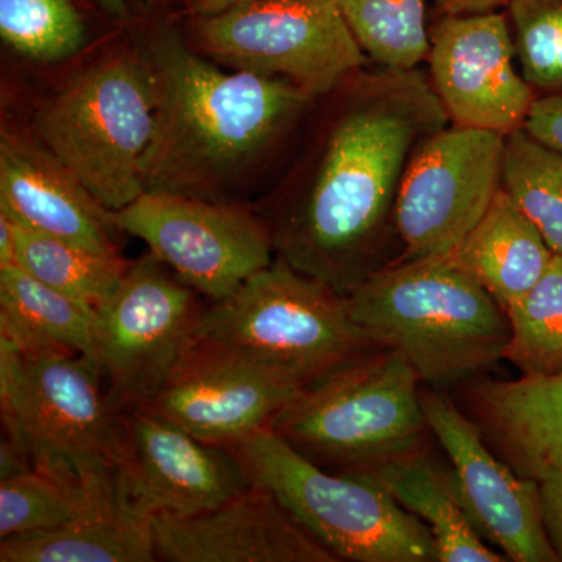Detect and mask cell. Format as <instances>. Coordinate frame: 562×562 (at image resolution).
Instances as JSON below:
<instances>
[{
  "label": "cell",
  "mask_w": 562,
  "mask_h": 562,
  "mask_svg": "<svg viewBox=\"0 0 562 562\" xmlns=\"http://www.w3.org/2000/svg\"><path fill=\"white\" fill-rule=\"evenodd\" d=\"M344 91L312 180L269 231L277 257L347 297L398 261L403 176L417 147L450 121L419 68L360 72Z\"/></svg>",
  "instance_id": "6da1fadb"
},
{
  "label": "cell",
  "mask_w": 562,
  "mask_h": 562,
  "mask_svg": "<svg viewBox=\"0 0 562 562\" xmlns=\"http://www.w3.org/2000/svg\"><path fill=\"white\" fill-rule=\"evenodd\" d=\"M146 57L155 91L146 191L222 202V188L314 99L290 81L225 72L169 31L150 41Z\"/></svg>",
  "instance_id": "7a4b0ae2"
},
{
  "label": "cell",
  "mask_w": 562,
  "mask_h": 562,
  "mask_svg": "<svg viewBox=\"0 0 562 562\" xmlns=\"http://www.w3.org/2000/svg\"><path fill=\"white\" fill-rule=\"evenodd\" d=\"M353 319L435 390L472 382L505 358L508 313L450 258L397 261L347 295Z\"/></svg>",
  "instance_id": "3957f363"
},
{
  "label": "cell",
  "mask_w": 562,
  "mask_h": 562,
  "mask_svg": "<svg viewBox=\"0 0 562 562\" xmlns=\"http://www.w3.org/2000/svg\"><path fill=\"white\" fill-rule=\"evenodd\" d=\"M420 380L409 362L379 349L299 391L269 428L331 472L430 449Z\"/></svg>",
  "instance_id": "277c9868"
},
{
  "label": "cell",
  "mask_w": 562,
  "mask_h": 562,
  "mask_svg": "<svg viewBox=\"0 0 562 562\" xmlns=\"http://www.w3.org/2000/svg\"><path fill=\"white\" fill-rule=\"evenodd\" d=\"M44 149L114 213L146 191L155 91L146 54L120 52L79 74L35 117Z\"/></svg>",
  "instance_id": "5b68a950"
},
{
  "label": "cell",
  "mask_w": 562,
  "mask_h": 562,
  "mask_svg": "<svg viewBox=\"0 0 562 562\" xmlns=\"http://www.w3.org/2000/svg\"><path fill=\"white\" fill-rule=\"evenodd\" d=\"M194 338L279 366L303 386L383 349L353 319L347 297L280 257L206 306Z\"/></svg>",
  "instance_id": "8992f818"
},
{
  "label": "cell",
  "mask_w": 562,
  "mask_h": 562,
  "mask_svg": "<svg viewBox=\"0 0 562 562\" xmlns=\"http://www.w3.org/2000/svg\"><path fill=\"white\" fill-rule=\"evenodd\" d=\"M339 561L438 562L427 525L375 484L321 468L271 428L225 447Z\"/></svg>",
  "instance_id": "52a82bcc"
},
{
  "label": "cell",
  "mask_w": 562,
  "mask_h": 562,
  "mask_svg": "<svg viewBox=\"0 0 562 562\" xmlns=\"http://www.w3.org/2000/svg\"><path fill=\"white\" fill-rule=\"evenodd\" d=\"M94 358L22 353L0 339L3 435L20 439L33 468L87 479L113 465L121 409Z\"/></svg>",
  "instance_id": "ba28073f"
},
{
  "label": "cell",
  "mask_w": 562,
  "mask_h": 562,
  "mask_svg": "<svg viewBox=\"0 0 562 562\" xmlns=\"http://www.w3.org/2000/svg\"><path fill=\"white\" fill-rule=\"evenodd\" d=\"M192 32L203 57L313 98L339 90L366 63L336 0H249L195 16Z\"/></svg>",
  "instance_id": "9c48e42d"
},
{
  "label": "cell",
  "mask_w": 562,
  "mask_h": 562,
  "mask_svg": "<svg viewBox=\"0 0 562 562\" xmlns=\"http://www.w3.org/2000/svg\"><path fill=\"white\" fill-rule=\"evenodd\" d=\"M198 294L149 254L95 308L94 360L117 408L146 405L171 379L205 310Z\"/></svg>",
  "instance_id": "30bf717a"
},
{
  "label": "cell",
  "mask_w": 562,
  "mask_h": 562,
  "mask_svg": "<svg viewBox=\"0 0 562 562\" xmlns=\"http://www.w3.org/2000/svg\"><path fill=\"white\" fill-rule=\"evenodd\" d=\"M113 221L211 302L228 297L276 260L268 224L233 203L144 191L114 211Z\"/></svg>",
  "instance_id": "8fae6325"
},
{
  "label": "cell",
  "mask_w": 562,
  "mask_h": 562,
  "mask_svg": "<svg viewBox=\"0 0 562 562\" xmlns=\"http://www.w3.org/2000/svg\"><path fill=\"white\" fill-rule=\"evenodd\" d=\"M505 138L449 124L417 147L395 205L398 261L452 257L502 190Z\"/></svg>",
  "instance_id": "7c38bea8"
},
{
  "label": "cell",
  "mask_w": 562,
  "mask_h": 562,
  "mask_svg": "<svg viewBox=\"0 0 562 562\" xmlns=\"http://www.w3.org/2000/svg\"><path fill=\"white\" fill-rule=\"evenodd\" d=\"M113 469L122 497L151 520L209 512L250 484L231 450L144 408L121 409Z\"/></svg>",
  "instance_id": "4fadbf2b"
},
{
  "label": "cell",
  "mask_w": 562,
  "mask_h": 562,
  "mask_svg": "<svg viewBox=\"0 0 562 562\" xmlns=\"http://www.w3.org/2000/svg\"><path fill=\"white\" fill-rule=\"evenodd\" d=\"M303 387L279 366L194 338L165 387L139 408L227 447L269 428Z\"/></svg>",
  "instance_id": "5bb4252c"
},
{
  "label": "cell",
  "mask_w": 562,
  "mask_h": 562,
  "mask_svg": "<svg viewBox=\"0 0 562 562\" xmlns=\"http://www.w3.org/2000/svg\"><path fill=\"white\" fill-rule=\"evenodd\" d=\"M425 61L450 124L503 136L525 127L538 94L517 69L505 11L439 16Z\"/></svg>",
  "instance_id": "9a60e30c"
},
{
  "label": "cell",
  "mask_w": 562,
  "mask_h": 562,
  "mask_svg": "<svg viewBox=\"0 0 562 562\" xmlns=\"http://www.w3.org/2000/svg\"><path fill=\"white\" fill-rule=\"evenodd\" d=\"M432 438L447 453L462 501L484 541L508 561L557 562L539 506V483L514 471L484 439L479 425L439 390L420 394Z\"/></svg>",
  "instance_id": "2e32d148"
},
{
  "label": "cell",
  "mask_w": 562,
  "mask_h": 562,
  "mask_svg": "<svg viewBox=\"0 0 562 562\" xmlns=\"http://www.w3.org/2000/svg\"><path fill=\"white\" fill-rule=\"evenodd\" d=\"M157 561L338 562L286 508L257 483L209 512L154 520Z\"/></svg>",
  "instance_id": "e0dca14e"
},
{
  "label": "cell",
  "mask_w": 562,
  "mask_h": 562,
  "mask_svg": "<svg viewBox=\"0 0 562 562\" xmlns=\"http://www.w3.org/2000/svg\"><path fill=\"white\" fill-rule=\"evenodd\" d=\"M0 211L32 231L95 250L120 251L113 213L43 146L9 133L0 140Z\"/></svg>",
  "instance_id": "ac0fdd59"
},
{
  "label": "cell",
  "mask_w": 562,
  "mask_h": 562,
  "mask_svg": "<svg viewBox=\"0 0 562 562\" xmlns=\"http://www.w3.org/2000/svg\"><path fill=\"white\" fill-rule=\"evenodd\" d=\"M464 401L484 439L514 471L536 482L562 471V375L469 382Z\"/></svg>",
  "instance_id": "d6986e66"
},
{
  "label": "cell",
  "mask_w": 562,
  "mask_h": 562,
  "mask_svg": "<svg viewBox=\"0 0 562 562\" xmlns=\"http://www.w3.org/2000/svg\"><path fill=\"white\" fill-rule=\"evenodd\" d=\"M336 473L375 484L427 525L438 549V562L508 561L476 530L452 464L435 458L431 449Z\"/></svg>",
  "instance_id": "ffe728a7"
},
{
  "label": "cell",
  "mask_w": 562,
  "mask_h": 562,
  "mask_svg": "<svg viewBox=\"0 0 562 562\" xmlns=\"http://www.w3.org/2000/svg\"><path fill=\"white\" fill-rule=\"evenodd\" d=\"M157 561L154 520L128 505L114 469L95 486L91 503L76 519L36 535L0 541V562Z\"/></svg>",
  "instance_id": "44dd1931"
},
{
  "label": "cell",
  "mask_w": 562,
  "mask_h": 562,
  "mask_svg": "<svg viewBox=\"0 0 562 562\" xmlns=\"http://www.w3.org/2000/svg\"><path fill=\"white\" fill-rule=\"evenodd\" d=\"M553 257L541 232L501 190L449 258L506 312L541 280Z\"/></svg>",
  "instance_id": "7402d4cb"
},
{
  "label": "cell",
  "mask_w": 562,
  "mask_h": 562,
  "mask_svg": "<svg viewBox=\"0 0 562 562\" xmlns=\"http://www.w3.org/2000/svg\"><path fill=\"white\" fill-rule=\"evenodd\" d=\"M95 310L13 265L0 268V339L22 353L94 358Z\"/></svg>",
  "instance_id": "603a6c76"
},
{
  "label": "cell",
  "mask_w": 562,
  "mask_h": 562,
  "mask_svg": "<svg viewBox=\"0 0 562 562\" xmlns=\"http://www.w3.org/2000/svg\"><path fill=\"white\" fill-rule=\"evenodd\" d=\"M13 224L16 265L91 308H98L113 294L131 266L120 251L110 254L91 249L83 244L32 231L14 221Z\"/></svg>",
  "instance_id": "cb8c5ba5"
},
{
  "label": "cell",
  "mask_w": 562,
  "mask_h": 562,
  "mask_svg": "<svg viewBox=\"0 0 562 562\" xmlns=\"http://www.w3.org/2000/svg\"><path fill=\"white\" fill-rule=\"evenodd\" d=\"M113 465L87 479L33 468L0 480V541L54 530L76 519Z\"/></svg>",
  "instance_id": "d4e9b609"
},
{
  "label": "cell",
  "mask_w": 562,
  "mask_h": 562,
  "mask_svg": "<svg viewBox=\"0 0 562 562\" xmlns=\"http://www.w3.org/2000/svg\"><path fill=\"white\" fill-rule=\"evenodd\" d=\"M502 190L562 257V154L520 128L505 138Z\"/></svg>",
  "instance_id": "484cf974"
},
{
  "label": "cell",
  "mask_w": 562,
  "mask_h": 562,
  "mask_svg": "<svg viewBox=\"0 0 562 562\" xmlns=\"http://www.w3.org/2000/svg\"><path fill=\"white\" fill-rule=\"evenodd\" d=\"M351 33L380 68L416 69L430 49L428 0H336Z\"/></svg>",
  "instance_id": "4316f807"
},
{
  "label": "cell",
  "mask_w": 562,
  "mask_h": 562,
  "mask_svg": "<svg viewBox=\"0 0 562 562\" xmlns=\"http://www.w3.org/2000/svg\"><path fill=\"white\" fill-rule=\"evenodd\" d=\"M512 339L505 360L522 376L562 375V257L554 255L541 280L506 310Z\"/></svg>",
  "instance_id": "83f0119b"
},
{
  "label": "cell",
  "mask_w": 562,
  "mask_h": 562,
  "mask_svg": "<svg viewBox=\"0 0 562 562\" xmlns=\"http://www.w3.org/2000/svg\"><path fill=\"white\" fill-rule=\"evenodd\" d=\"M0 35L36 61L72 57L85 44V24L70 0H0Z\"/></svg>",
  "instance_id": "f1b7e54d"
},
{
  "label": "cell",
  "mask_w": 562,
  "mask_h": 562,
  "mask_svg": "<svg viewBox=\"0 0 562 562\" xmlns=\"http://www.w3.org/2000/svg\"><path fill=\"white\" fill-rule=\"evenodd\" d=\"M505 13L524 79L538 95H562V0H513Z\"/></svg>",
  "instance_id": "f546056e"
},
{
  "label": "cell",
  "mask_w": 562,
  "mask_h": 562,
  "mask_svg": "<svg viewBox=\"0 0 562 562\" xmlns=\"http://www.w3.org/2000/svg\"><path fill=\"white\" fill-rule=\"evenodd\" d=\"M524 128L562 154V95H538Z\"/></svg>",
  "instance_id": "4dcf8cb0"
},
{
  "label": "cell",
  "mask_w": 562,
  "mask_h": 562,
  "mask_svg": "<svg viewBox=\"0 0 562 562\" xmlns=\"http://www.w3.org/2000/svg\"><path fill=\"white\" fill-rule=\"evenodd\" d=\"M538 483L543 528L558 561L562 562V471L547 473Z\"/></svg>",
  "instance_id": "1f68e13d"
},
{
  "label": "cell",
  "mask_w": 562,
  "mask_h": 562,
  "mask_svg": "<svg viewBox=\"0 0 562 562\" xmlns=\"http://www.w3.org/2000/svg\"><path fill=\"white\" fill-rule=\"evenodd\" d=\"M513 0H435L439 16L494 13L506 10Z\"/></svg>",
  "instance_id": "d6a6232c"
},
{
  "label": "cell",
  "mask_w": 562,
  "mask_h": 562,
  "mask_svg": "<svg viewBox=\"0 0 562 562\" xmlns=\"http://www.w3.org/2000/svg\"><path fill=\"white\" fill-rule=\"evenodd\" d=\"M16 265L14 224L9 214L0 211V268Z\"/></svg>",
  "instance_id": "836d02e7"
},
{
  "label": "cell",
  "mask_w": 562,
  "mask_h": 562,
  "mask_svg": "<svg viewBox=\"0 0 562 562\" xmlns=\"http://www.w3.org/2000/svg\"><path fill=\"white\" fill-rule=\"evenodd\" d=\"M243 2H249V0H192V11L194 16H209Z\"/></svg>",
  "instance_id": "e575fe53"
},
{
  "label": "cell",
  "mask_w": 562,
  "mask_h": 562,
  "mask_svg": "<svg viewBox=\"0 0 562 562\" xmlns=\"http://www.w3.org/2000/svg\"><path fill=\"white\" fill-rule=\"evenodd\" d=\"M99 7L110 16L117 18V20H124L128 14V7H131L132 0H94Z\"/></svg>",
  "instance_id": "d590c367"
}]
</instances>
